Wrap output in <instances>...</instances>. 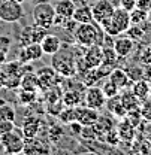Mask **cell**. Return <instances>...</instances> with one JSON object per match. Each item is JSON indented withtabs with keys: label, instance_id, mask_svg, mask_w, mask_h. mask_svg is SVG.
Returning <instances> with one entry per match:
<instances>
[{
	"label": "cell",
	"instance_id": "obj_1",
	"mask_svg": "<svg viewBox=\"0 0 151 155\" xmlns=\"http://www.w3.org/2000/svg\"><path fill=\"white\" fill-rule=\"evenodd\" d=\"M105 36H106V33L94 21L85 22V24H78V27L74 31L75 42L82 48H88L91 45H103Z\"/></svg>",
	"mask_w": 151,
	"mask_h": 155
},
{
	"label": "cell",
	"instance_id": "obj_2",
	"mask_svg": "<svg viewBox=\"0 0 151 155\" xmlns=\"http://www.w3.org/2000/svg\"><path fill=\"white\" fill-rule=\"evenodd\" d=\"M32 17L36 25L50 30L54 25V17H56L54 5H51L50 2H39L38 5L33 6Z\"/></svg>",
	"mask_w": 151,
	"mask_h": 155
},
{
	"label": "cell",
	"instance_id": "obj_3",
	"mask_svg": "<svg viewBox=\"0 0 151 155\" xmlns=\"http://www.w3.org/2000/svg\"><path fill=\"white\" fill-rule=\"evenodd\" d=\"M51 66L57 73L63 78H72L76 75V61L74 60L72 52H61V49L53 55Z\"/></svg>",
	"mask_w": 151,
	"mask_h": 155
},
{
	"label": "cell",
	"instance_id": "obj_4",
	"mask_svg": "<svg viewBox=\"0 0 151 155\" xmlns=\"http://www.w3.org/2000/svg\"><path fill=\"white\" fill-rule=\"evenodd\" d=\"M0 146L5 154H21L24 149V136L21 128H14L12 131L0 136Z\"/></svg>",
	"mask_w": 151,
	"mask_h": 155
},
{
	"label": "cell",
	"instance_id": "obj_5",
	"mask_svg": "<svg viewBox=\"0 0 151 155\" xmlns=\"http://www.w3.org/2000/svg\"><path fill=\"white\" fill-rule=\"evenodd\" d=\"M24 17L21 3L15 0H3L0 3V19L5 22H17Z\"/></svg>",
	"mask_w": 151,
	"mask_h": 155
},
{
	"label": "cell",
	"instance_id": "obj_6",
	"mask_svg": "<svg viewBox=\"0 0 151 155\" xmlns=\"http://www.w3.org/2000/svg\"><path fill=\"white\" fill-rule=\"evenodd\" d=\"M84 103L88 107H93L96 110H102L106 106V97L103 94L102 88L99 87H87L84 93Z\"/></svg>",
	"mask_w": 151,
	"mask_h": 155
},
{
	"label": "cell",
	"instance_id": "obj_7",
	"mask_svg": "<svg viewBox=\"0 0 151 155\" xmlns=\"http://www.w3.org/2000/svg\"><path fill=\"white\" fill-rule=\"evenodd\" d=\"M42 55H45V54H43V51H42L40 43H35V42H33V43H27V45H24V46L21 48L18 60L22 64H27V63H33V61L40 60Z\"/></svg>",
	"mask_w": 151,
	"mask_h": 155
},
{
	"label": "cell",
	"instance_id": "obj_8",
	"mask_svg": "<svg viewBox=\"0 0 151 155\" xmlns=\"http://www.w3.org/2000/svg\"><path fill=\"white\" fill-rule=\"evenodd\" d=\"M111 21H112V24L115 25V28L118 30L120 35L126 33V30L132 25V21H130V12L126 11V9H123L121 6H118V8L114 9L112 15H111Z\"/></svg>",
	"mask_w": 151,
	"mask_h": 155
},
{
	"label": "cell",
	"instance_id": "obj_9",
	"mask_svg": "<svg viewBox=\"0 0 151 155\" xmlns=\"http://www.w3.org/2000/svg\"><path fill=\"white\" fill-rule=\"evenodd\" d=\"M114 9H115V6L109 0H97L94 5H91V12H93L94 22L100 24L103 19L109 18L112 15Z\"/></svg>",
	"mask_w": 151,
	"mask_h": 155
},
{
	"label": "cell",
	"instance_id": "obj_10",
	"mask_svg": "<svg viewBox=\"0 0 151 155\" xmlns=\"http://www.w3.org/2000/svg\"><path fill=\"white\" fill-rule=\"evenodd\" d=\"M82 60L85 63V66L88 69H94L99 67L103 61V51H102V45H91L88 48L84 49V55Z\"/></svg>",
	"mask_w": 151,
	"mask_h": 155
},
{
	"label": "cell",
	"instance_id": "obj_11",
	"mask_svg": "<svg viewBox=\"0 0 151 155\" xmlns=\"http://www.w3.org/2000/svg\"><path fill=\"white\" fill-rule=\"evenodd\" d=\"M36 75H38V79H39V88L43 90V91H46L51 87H54L58 76H60L54 70L53 66L51 67H42V69H39V70H36Z\"/></svg>",
	"mask_w": 151,
	"mask_h": 155
},
{
	"label": "cell",
	"instance_id": "obj_12",
	"mask_svg": "<svg viewBox=\"0 0 151 155\" xmlns=\"http://www.w3.org/2000/svg\"><path fill=\"white\" fill-rule=\"evenodd\" d=\"M76 121H79L84 127L87 125H94L97 118H99V110H96L93 107H88L87 104H79L75 107Z\"/></svg>",
	"mask_w": 151,
	"mask_h": 155
},
{
	"label": "cell",
	"instance_id": "obj_13",
	"mask_svg": "<svg viewBox=\"0 0 151 155\" xmlns=\"http://www.w3.org/2000/svg\"><path fill=\"white\" fill-rule=\"evenodd\" d=\"M112 48L120 58H127L135 49V40L129 36H118L114 39Z\"/></svg>",
	"mask_w": 151,
	"mask_h": 155
},
{
	"label": "cell",
	"instance_id": "obj_14",
	"mask_svg": "<svg viewBox=\"0 0 151 155\" xmlns=\"http://www.w3.org/2000/svg\"><path fill=\"white\" fill-rule=\"evenodd\" d=\"M24 154L35 155V154H50V146L45 143V140L36 137L32 139H24Z\"/></svg>",
	"mask_w": 151,
	"mask_h": 155
},
{
	"label": "cell",
	"instance_id": "obj_15",
	"mask_svg": "<svg viewBox=\"0 0 151 155\" xmlns=\"http://www.w3.org/2000/svg\"><path fill=\"white\" fill-rule=\"evenodd\" d=\"M40 127H42V119H39L38 116H27L24 118L22 121V125H21V131L24 139H32V137H36L40 131Z\"/></svg>",
	"mask_w": 151,
	"mask_h": 155
},
{
	"label": "cell",
	"instance_id": "obj_16",
	"mask_svg": "<svg viewBox=\"0 0 151 155\" xmlns=\"http://www.w3.org/2000/svg\"><path fill=\"white\" fill-rule=\"evenodd\" d=\"M40 46H42L43 54H46V55H54L60 49H63V48H61V46H63V42H61L60 38H58L57 35H54V33H46L45 38L42 39V42H40Z\"/></svg>",
	"mask_w": 151,
	"mask_h": 155
},
{
	"label": "cell",
	"instance_id": "obj_17",
	"mask_svg": "<svg viewBox=\"0 0 151 155\" xmlns=\"http://www.w3.org/2000/svg\"><path fill=\"white\" fill-rule=\"evenodd\" d=\"M108 79L112 81L120 90H126V88L132 87L133 84V81L129 78L126 69H121V67H114L111 70V73H109V76H108Z\"/></svg>",
	"mask_w": 151,
	"mask_h": 155
},
{
	"label": "cell",
	"instance_id": "obj_18",
	"mask_svg": "<svg viewBox=\"0 0 151 155\" xmlns=\"http://www.w3.org/2000/svg\"><path fill=\"white\" fill-rule=\"evenodd\" d=\"M115 128L118 130V134H120L121 142H127V143L133 142V139H135V136H136V128L133 127L126 118H123Z\"/></svg>",
	"mask_w": 151,
	"mask_h": 155
},
{
	"label": "cell",
	"instance_id": "obj_19",
	"mask_svg": "<svg viewBox=\"0 0 151 155\" xmlns=\"http://www.w3.org/2000/svg\"><path fill=\"white\" fill-rule=\"evenodd\" d=\"M106 106H108L109 114L112 116H115L117 119H123V118L126 116V114H127L126 107L123 106V103H121V100H120V94L112 97V98H108V100H106Z\"/></svg>",
	"mask_w": 151,
	"mask_h": 155
},
{
	"label": "cell",
	"instance_id": "obj_20",
	"mask_svg": "<svg viewBox=\"0 0 151 155\" xmlns=\"http://www.w3.org/2000/svg\"><path fill=\"white\" fill-rule=\"evenodd\" d=\"M150 84L151 82H148L145 78H144V79H139V81H135L132 84V93L141 100V103L148 98V94H150Z\"/></svg>",
	"mask_w": 151,
	"mask_h": 155
},
{
	"label": "cell",
	"instance_id": "obj_21",
	"mask_svg": "<svg viewBox=\"0 0 151 155\" xmlns=\"http://www.w3.org/2000/svg\"><path fill=\"white\" fill-rule=\"evenodd\" d=\"M54 9H56L57 15L64 17V18H72L76 6L72 0H57L56 5H54Z\"/></svg>",
	"mask_w": 151,
	"mask_h": 155
},
{
	"label": "cell",
	"instance_id": "obj_22",
	"mask_svg": "<svg viewBox=\"0 0 151 155\" xmlns=\"http://www.w3.org/2000/svg\"><path fill=\"white\" fill-rule=\"evenodd\" d=\"M82 100H84L82 93L78 91V90H75V88L67 90V91L63 94V98H61L63 104L67 106V107H76V106L82 104Z\"/></svg>",
	"mask_w": 151,
	"mask_h": 155
},
{
	"label": "cell",
	"instance_id": "obj_23",
	"mask_svg": "<svg viewBox=\"0 0 151 155\" xmlns=\"http://www.w3.org/2000/svg\"><path fill=\"white\" fill-rule=\"evenodd\" d=\"M78 24H85V22H93V12H91V6L90 5H84V6H76L74 17Z\"/></svg>",
	"mask_w": 151,
	"mask_h": 155
},
{
	"label": "cell",
	"instance_id": "obj_24",
	"mask_svg": "<svg viewBox=\"0 0 151 155\" xmlns=\"http://www.w3.org/2000/svg\"><path fill=\"white\" fill-rule=\"evenodd\" d=\"M19 87L21 90H29V91H36L39 88V79L36 72H27L21 75L19 81Z\"/></svg>",
	"mask_w": 151,
	"mask_h": 155
},
{
	"label": "cell",
	"instance_id": "obj_25",
	"mask_svg": "<svg viewBox=\"0 0 151 155\" xmlns=\"http://www.w3.org/2000/svg\"><path fill=\"white\" fill-rule=\"evenodd\" d=\"M120 100H121V103H123V106L126 107L127 112L133 110V109H141V100L133 94L132 90L130 91L126 90L124 93H121L120 94Z\"/></svg>",
	"mask_w": 151,
	"mask_h": 155
},
{
	"label": "cell",
	"instance_id": "obj_26",
	"mask_svg": "<svg viewBox=\"0 0 151 155\" xmlns=\"http://www.w3.org/2000/svg\"><path fill=\"white\" fill-rule=\"evenodd\" d=\"M102 51H103V61H102V64H105V66H109V67H115L117 66V63H118V60L120 57L117 55V52H115V49L112 48V45L111 46H102Z\"/></svg>",
	"mask_w": 151,
	"mask_h": 155
},
{
	"label": "cell",
	"instance_id": "obj_27",
	"mask_svg": "<svg viewBox=\"0 0 151 155\" xmlns=\"http://www.w3.org/2000/svg\"><path fill=\"white\" fill-rule=\"evenodd\" d=\"M105 78L102 76V73L99 72V69H88L85 73H84V85L85 87H94L97 85L100 81H103Z\"/></svg>",
	"mask_w": 151,
	"mask_h": 155
},
{
	"label": "cell",
	"instance_id": "obj_28",
	"mask_svg": "<svg viewBox=\"0 0 151 155\" xmlns=\"http://www.w3.org/2000/svg\"><path fill=\"white\" fill-rule=\"evenodd\" d=\"M94 125L100 133L105 134L106 131H109L111 128L115 127V122L112 121V116L111 115H100V114H99V118H97Z\"/></svg>",
	"mask_w": 151,
	"mask_h": 155
},
{
	"label": "cell",
	"instance_id": "obj_29",
	"mask_svg": "<svg viewBox=\"0 0 151 155\" xmlns=\"http://www.w3.org/2000/svg\"><path fill=\"white\" fill-rule=\"evenodd\" d=\"M148 19V11L141 9V8H135L133 11H130V21L132 24H144Z\"/></svg>",
	"mask_w": 151,
	"mask_h": 155
},
{
	"label": "cell",
	"instance_id": "obj_30",
	"mask_svg": "<svg viewBox=\"0 0 151 155\" xmlns=\"http://www.w3.org/2000/svg\"><path fill=\"white\" fill-rule=\"evenodd\" d=\"M15 116H17V112L12 104L5 103L0 106V121H15Z\"/></svg>",
	"mask_w": 151,
	"mask_h": 155
},
{
	"label": "cell",
	"instance_id": "obj_31",
	"mask_svg": "<svg viewBox=\"0 0 151 155\" xmlns=\"http://www.w3.org/2000/svg\"><path fill=\"white\" fill-rule=\"evenodd\" d=\"M58 119H60V122H63V124H70L72 121H75L76 119V114H75V107H63L60 112H58Z\"/></svg>",
	"mask_w": 151,
	"mask_h": 155
},
{
	"label": "cell",
	"instance_id": "obj_32",
	"mask_svg": "<svg viewBox=\"0 0 151 155\" xmlns=\"http://www.w3.org/2000/svg\"><path fill=\"white\" fill-rule=\"evenodd\" d=\"M126 36H129V38L133 39L135 42H138V40H142V39H144L145 31H144V28H142L141 24H132V25L126 30Z\"/></svg>",
	"mask_w": 151,
	"mask_h": 155
},
{
	"label": "cell",
	"instance_id": "obj_33",
	"mask_svg": "<svg viewBox=\"0 0 151 155\" xmlns=\"http://www.w3.org/2000/svg\"><path fill=\"white\" fill-rule=\"evenodd\" d=\"M102 91H103V94H105V97H106V100L108 98H112V97H115V96H118L120 94V88L114 84L112 81H105L103 82V85H102Z\"/></svg>",
	"mask_w": 151,
	"mask_h": 155
},
{
	"label": "cell",
	"instance_id": "obj_34",
	"mask_svg": "<svg viewBox=\"0 0 151 155\" xmlns=\"http://www.w3.org/2000/svg\"><path fill=\"white\" fill-rule=\"evenodd\" d=\"M130 124H132L135 128H138L141 124H142V121H144V116H142V112H141V109H133V110H129L126 116H124Z\"/></svg>",
	"mask_w": 151,
	"mask_h": 155
},
{
	"label": "cell",
	"instance_id": "obj_35",
	"mask_svg": "<svg viewBox=\"0 0 151 155\" xmlns=\"http://www.w3.org/2000/svg\"><path fill=\"white\" fill-rule=\"evenodd\" d=\"M103 143L109 145V146H117L121 143V139H120V134H118V130L114 127L109 131L105 133V137H103Z\"/></svg>",
	"mask_w": 151,
	"mask_h": 155
},
{
	"label": "cell",
	"instance_id": "obj_36",
	"mask_svg": "<svg viewBox=\"0 0 151 155\" xmlns=\"http://www.w3.org/2000/svg\"><path fill=\"white\" fill-rule=\"evenodd\" d=\"M129 78L132 79L133 82L135 81H139V79H144V67H139V66H129L126 69Z\"/></svg>",
	"mask_w": 151,
	"mask_h": 155
},
{
	"label": "cell",
	"instance_id": "obj_37",
	"mask_svg": "<svg viewBox=\"0 0 151 155\" xmlns=\"http://www.w3.org/2000/svg\"><path fill=\"white\" fill-rule=\"evenodd\" d=\"M19 100L24 104H32L36 100V91H29V90H21L19 93Z\"/></svg>",
	"mask_w": 151,
	"mask_h": 155
},
{
	"label": "cell",
	"instance_id": "obj_38",
	"mask_svg": "<svg viewBox=\"0 0 151 155\" xmlns=\"http://www.w3.org/2000/svg\"><path fill=\"white\" fill-rule=\"evenodd\" d=\"M63 130L60 128V127H57V125H53L51 128H50V131H48V140L50 142H53V143H57V142H60V137H61V133Z\"/></svg>",
	"mask_w": 151,
	"mask_h": 155
},
{
	"label": "cell",
	"instance_id": "obj_39",
	"mask_svg": "<svg viewBox=\"0 0 151 155\" xmlns=\"http://www.w3.org/2000/svg\"><path fill=\"white\" fill-rule=\"evenodd\" d=\"M67 127H69V134L70 136H81L82 134V128H84V125L79 122V121H72L70 124H67Z\"/></svg>",
	"mask_w": 151,
	"mask_h": 155
},
{
	"label": "cell",
	"instance_id": "obj_40",
	"mask_svg": "<svg viewBox=\"0 0 151 155\" xmlns=\"http://www.w3.org/2000/svg\"><path fill=\"white\" fill-rule=\"evenodd\" d=\"M141 112L145 121H150L151 118V98H147L145 101L141 103Z\"/></svg>",
	"mask_w": 151,
	"mask_h": 155
},
{
	"label": "cell",
	"instance_id": "obj_41",
	"mask_svg": "<svg viewBox=\"0 0 151 155\" xmlns=\"http://www.w3.org/2000/svg\"><path fill=\"white\" fill-rule=\"evenodd\" d=\"M15 128L14 121H0V136L6 134L9 131H12Z\"/></svg>",
	"mask_w": 151,
	"mask_h": 155
},
{
	"label": "cell",
	"instance_id": "obj_42",
	"mask_svg": "<svg viewBox=\"0 0 151 155\" xmlns=\"http://www.w3.org/2000/svg\"><path fill=\"white\" fill-rule=\"evenodd\" d=\"M78 27V22H76L74 18H66L64 19V22H63V25H61V28H64L66 31H75V28Z\"/></svg>",
	"mask_w": 151,
	"mask_h": 155
},
{
	"label": "cell",
	"instance_id": "obj_43",
	"mask_svg": "<svg viewBox=\"0 0 151 155\" xmlns=\"http://www.w3.org/2000/svg\"><path fill=\"white\" fill-rule=\"evenodd\" d=\"M141 63L144 64V66H148L151 64V48L150 46H147V48H144V51H142V54H141Z\"/></svg>",
	"mask_w": 151,
	"mask_h": 155
},
{
	"label": "cell",
	"instance_id": "obj_44",
	"mask_svg": "<svg viewBox=\"0 0 151 155\" xmlns=\"http://www.w3.org/2000/svg\"><path fill=\"white\" fill-rule=\"evenodd\" d=\"M120 6L126 11H133L136 8V0H120Z\"/></svg>",
	"mask_w": 151,
	"mask_h": 155
},
{
	"label": "cell",
	"instance_id": "obj_45",
	"mask_svg": "<svg viewBox=\"0 0 151 155\" xmlns=\"http://www.w3.org/2000/svg\"><path fill=\"white\" fill-rule=\"evenodd\" d=\"M11 43H12V42H11V39L8 38V36H0V49H2V51L8 52Z\"/></svg>",
	"mask_w": 151,
	"mask_h": 155
},
{
	"label": "cell",
	"instance_id": "obj_46",
	"mask_svg": "<svg viewBox=\"0 0 151 155\" xmlns=\"http://www.w3.org/2000/svg\"><path fill=\"white\" fill-rule=\"evenodd\" d=\"M139 152H142V154H150L151 152V142L150 140H144V142L141 143Z\"/></svg>",
	"mask_w": 151,
	"mask_h": 155
},
{
	"label": "cell",
	"instance_id": "obj_47",
	"mask_svg": "<svg viewBox=\"0 0 151 155\" xmlns=\"http://www.w3.org/2000/svg\"><path fill=\"white\" fill-rule=\"evenodd\" d=\"M136 6L141 8V9L148 11V9L151 8V0H136Z\"/></svg>",
	"mask_w": 151,
	"mask_h": 155
},
{
	"label": "cell",
	"instance_id": "obj_48",
	"mask_svg": "<svg viewBox=\"0 0 151 155\" xmlns=\"http://www.w3.org/2000/svg\"><path fill=\"white\" fill-rule=\"evenodd\" d=\"M6 63V52L0 49V66H3Z\"/></svg>",
	"mask_w": 151,
	"mask_h": 155
},
{
	"label": "cell",
	"instance_id": "obj_49",
	"mask_svg": "<svg viewBox=\"0 0 151 155\" xmlns=\"http://www.w3.org/2000/svg\"><path fill=\"white\" fill-rule=\"evenodd\" d=\"M75 3V6H84V5H88V0H72Z\"/></svg>",
	"mask_w": 151,
	"mask_h": 155
},
{
	"label": "cell",
	"instance_id": "obj_50",
	"mask_svg": "<svg viewBox=\"0 0 151 155\" xmlns=\"http://www.w3.org/2000/svg\"><path fill=\"white\" fill-rule=\"evenodd\" d=\"M148 22L151 24V8L148 9Z\"/></svg>",
	"mask_w": 151,
	"mask_h": 155
},
{
	"label": "cell",
	"instance_id": "obj_51",
	"mask_svg": "<svg viewBox=\"0 0 151 155\" xmlns=\"http://www.w3.org/2000/svg\"><path fill=\"white\" fill-rule=\"evenodd\" d=\"M5 103H6V101H5L3 98H0V106H2V104H5Z\"/></svg>",
	"mask_w": 151,
	"mask_h": 155
},
{
	"label": "cell",
	"instance_id": "obj_52",
	"mask_svg": "<svg viewBox=\"0 0 151 155\" xmlns=\"http://www.w3.org/2000/svg\"><path fill=\"white\" fill-rule=\"evenodd\" d=\"M148 98H151V84H150V94H148Z\"/></svg>",
	"mask_w": 151,
	"mask_h": 155
},
{
	"label": "cell",
	"instance_id": "obj_53",
	"mask_svg": "<svg viewBox=\"0 0 151 155\" xmlns=\"http://www.w3.org/2000/svg\"><path fill=\"white\" fill-rule=\"evenodd\" d=\"M15 2H18V3H21V5L24 3V0H15Z\"/></svg>",
	"mask_w": 151,
	"mask_h": 155
},
{
	"label": "cell",
	"instance_id": "obj_54",
	"mask_svg": "<svg viewBox=\"0 0 151 155\" xmlns=\"http://www.w3.org/2000/svg\"><path fill=\"white\" fill-rule=\"evenodd\" d=\"M148 122H151V118H150V121H148Z\"/></svg>",
	"mask_w": 151,
	"mask_h": 155
}]
</instances>
